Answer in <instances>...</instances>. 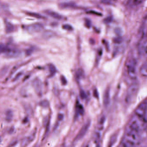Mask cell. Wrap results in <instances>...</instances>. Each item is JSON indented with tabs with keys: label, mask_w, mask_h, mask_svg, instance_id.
<instances>
[{
	"label": "cell",
	"mask_w": 147,
	"mask_h": 147,
	"mask_svg": "<svg viewBox=\"0 0 147 147\" xmlns=\"http://www.w3.org/2000/svg\"><path fill=\"white\" fill-rule=\"evenodd\" d=\"M76 110H77V112L80 115H82L84 114V110L83 108V106L81 104H79V105L77 106L76 107Z\"/></svg>",
	"instance_id": "22"
},
{
	"label": "cell",
	"mask_w": 147,
	"mask_h": 147,
	"mask_svg": "<svg viewBox=\"0 0 147 147\" xmlns=\"http://www.w3.org/2000/svg\"><path fill=\"white\" fill-rule=\"evenodd\" d=\"M32 85L37 94L39 96H42L43 85L41 80L38 78H35L32 82Z\"/></svg>",
	"instance_id": "7"
},
{
	"label": "cell",
	"mask_w": 147,
	"mask_h": 147,
	"mask_svg": "<svg viewBox=\"0 0 147 147\" xmlns=\"http://www.w3.org/2000/svg\"><path fill=\"white\" fill-rule=\"evenodd\" d=\"M138 90V85L137 83H133L130 86L127 90L125 98L126 103L130 104L133 101L136 97Z\"/></svg>",
	"instance_id": "4"
},
{
	"label": "cell",
	"mask_w": 147,
	"mask_h": 147,
	"mask_svg": "<svg viewBox=\"0 0 147 147\" xmlns=\"http://www.w3.org/2000/svg\"><path fill=\"white\" fill-rule=\"evenodd\" d=\"M90 121H87L86 123L83 125V126L82 127L81 130H80L79 132L76 135V138H75V142H78L83 138L85 134H86L87 132L88 131V129L90 127Z\"/></svg>",
	"instance_id": "6"
},
{
	"label": "cell",
	"mask_w": 147,
	"mask_h": 147,
	"mask_svg": "<svg viewBox=\"0 0 147 147\" xmlns=\"http://www.w3.org/2000/svg\"><path fill=\"white\" fill-rule=\"evenodd\" d=\"M61 83L63 85H66L67 83V80L66 78L63 76H61Z\"/></svg>",
	"instance_id": "25"
},
{
	"label": "cell",
	"mask_w": 147,
	"mask_h": 147,
	"mask_svg": "<svg viewBox=\"0 0 147 147\" xmlns=\"http://www.w3.org/2000/svg\"><path fill=\"white\" fill-rule=\"evenodd\" d=\"M21 74H22V73H19V74H18L17 75V76L15 77V79H14V80H17V79H18V78H19V76H21Z\"/></svg>",
	"instance_id": "30"
},
{
	"label": "cell",
	"mask_w": 147,
	"mask_h": 147,
	"mask_svg": "<svg viewBox=\"0 0 147 147\" xmlns=\"http://www.w3.org/2000/svg\"><path fill=\"white\" fill-rule=\"evenodd\" d=\"M17 142L16 141H13V142H12L11 143H10V146H15V145L17 144Z\"/></svg>",
	"instance_id": "27"
},
{
	"label": "cell",
	"mask_w": 147,
	"mask_h": 147,
	"mask_svg": "<svg viewBox=\"0 0 147 147\" xmlns=\"http://www.w3.org/2000/svg\"><path fill=\"white\" fill-rule=\"evenodd\" d=\"M134 115L139 117L147 120V103L142 102L137 107Z\"/></svg>",
	"instance_id": "5"
},
{
	"label": "cell",
	"mask_w": 147,
	"mask_h": 147,
	"mask_svg": "<svg viewBox=\"0 0 147 147\" xmlns=\"http://www.w3.org/2000/svg\"><path fill=\"white\" fill-rule=\"evenodd\" d=\"M33 52V49H29L26 51V54L27 55H30Z\"/></svg>",
	"instance_id": "26"
},
{
	"label": "cell",
	"mask_w": 147,
	"mask_h": 147,
	"mask_svg": "<svg viewBox=\"0 0 147 147\" xmlns=\"http://www.w3.org/2000/svg\"><path fill=\"white\" fill-rule=\"evenodd\" d=\"M85 25H86V26L87 27H90V21L88 19H87L86 20V21H85Z\"/></svg>",
	"instance_id": "28"
},
{
	"label": "cell",
	"mask_w": 147,
	"mask_h": 147,
	"mask_svg": "<svg viewBox=\"0 0 147 147\" xmlns=\"http://www.w3.org/2000/svg\"><path fill=\"white\" fill-rule=\"evenodd\" d=\"M126 74L131 80H135L137 76V64L136 60L133 57L130 58L126 61L125 64Z\"/></svg>",
	"instance_id": "3"
},
{
	"label": "cell",
	"mask_w": 147,
	"mask_h": 147,
	"mask_svg": "<svg viewBox=\"0 0 147 147\" xmlns=\"http://www.w3.org/2000/svg\"><path fill=\"white\" fill-rule=\"evenodd\" d=\"M139 73L142 76L147 78V63L143 64L141 66L139 69Z\"/></svg>",
	"instance_id": "14"
},
{
	"label": "cell",
	"mask_w": 147,
	"mask_h": 147,
	"mask_svg": "<svg viewBox=\"0 0 147 147\" xmlns=\"http://www.w3.org/2000/svg\"><path fill=\"white\" fill-rule=\"evenodd\" d=\"M43 28L44 26L42 24L39 23H36L26 26V29L30 33H33L41 31Z\"/></svg>",
	"instance_id": "8"
},
{
	"label": "cell",
	"mask_w": 147,
	"mask_h": 147,
	"mask_svg": "<svg viewBox=\"0 0 147 147\" xmlns=\"http://www.w3.org/2000/svg\"><path fill=\"white\" fill-rule=\"evenodd\" d=\"M62 27L64 30H66L68 31H72L73 30V27L70 25L68 24H64L63 26Z\"/></svg>",
	"instance_id": "23"
},
{
	"label": "cell",
	"mask_w": 147,
	"mask_h": 147,
	"mask_svg": "<svg viewBox=\"0 0 147 147\" xmlns=\"http://www.w3.org/2000/svg\"><path fill=\"white\" fill-rule=\"evenodd\" d=\"M145 0H128V4L131 7H135L142 4Z\"/></svg>",
	"instance_id": "16"
},
{
	"label": "cell",
	"mask_w": 147,
	"mask_h": 147,
	"mask_svg": "<svg viewBox=\"0 0 147 147\" xmlns=\"http://www.w3.org/2000/svg\"><path fill=\"white\" fill-rule=\"evenodd\" d=\"M59 7L62 9L73 8L76 7L75 4L72 2H63L59 4Z\"/></svg>",
	"instance_id": "12"
},
{
	"label": "cell",
	"mask_w": 147,
	"mask_h": 147,
	"mask_svg": "<svg viewBox=\"0 0 147 147\" xmlns=\"http://www.w3.org/2000/svg\"><path fill=\"white\" fill-rule=\"evenodd\" d=\"M26 14L29 16H31L37 19H45V18L43 16L41 15L38 13H36L28 12L26 13Z\"/></svg>",
	"instance_id": "17"
},
{
	"label": "cell",
	"mask_w": 147,
	"mask_h": 147,
	"mask_svg": "<svg viewBox=\"0 0 147 147\" xmlns=\"http://www.w3.org/2000/svg\"><path fill=\"white\" fill-rule=\"evenodd\" d=\"M49 70L50 73V77L54 76L57 72V69H56L55 66H54L53 64H50L49 65Z\"/></svg>",
	"instance_id": "19"
},
{
	"label": "cell",
	"mask_w": 147,
	"mask_h": 147,
	"mask_svg": "<svg viewBox=\"0 0 147 147\" xmlns=\"http://www.w3.org/2000/svg\"><path fill=\"white\" fill-rule=\"evenodd\" d=\"M14 131V129H13V128H11V130H10V131H9V133H10V134H12V133H13V131Z\"/></svg>",
	"instance_id": "31"
},
{
	"label": "cell",
	"mask_w": 147,
	"mask_h": 147,
	"mask_svg": "<svg viewBox=\"0 0 147 147\" xmlns=\"http://www.w3.org/2000/svg\"><path fill=\"white\" fill-rule=\"evenodd\" d=\"M45 13L47 15H48L49 16L55 19H57V20H62L63 19V16H61V14L55 12H54L53 11L48 10V11H45Z\"/></svg>",
	"instance_id": "10"
},
{
	"label": "cell",
	"mask_w": 147,
	"mask_h": 147,
	"mask_svg": "<svg viewBox=\"0 0 147 147\" xmlns=\"http://www.w3.org/2000/svg\"><path fill=\"white\" fill-rule=\"evenodd\" d=\"M146 133H147V126L146 127Z\"/></svg>",
	"instance_id": "32"
},
{
	"label": "cell",
	"mask_w": 147,
	"mask_h": 147,
	"mask_svg": "<svg viewBox=\"0 0 147 147\" xmlns=\"http://www.w3.org/2000/svg\"><path fill=\"white\" fill-rule=\"evenodd\" d=\"M14 26L12 24L8 22H7L5 23V30L7 33H11L14 31Z\"/></svg>",
	"instance_id": "15"
},
{
	"label": "cell",
	"mask_w": 147,
	"mask_h": 147,
	"mask_svg": "<svg viewBox=\"0 0 147 147\" xmlns=\"http://www.w3.org/2000/svg\"><path fill=\"white\" fill-rule=\"evenodd\" d=\"M6 120L8 122H10L12 120L13 113L10 110H7L6 112Z\"/></svg>",
	"instance_id": "18"
},
{
	"label": "cell",
	"mask_w": 147,
	"mask_h": 147,
	"mask_svg": "<svg viewBox=\"0 0 147 147\" xmlns=\"http://www.w3.org/2000/svg\"><path fill=\"white\" fill-rule=\"evenodd\" d=\"M140 142L139 132L128 128L123 137L122 145L123 147H135L139 145Z\"/></svg>",
	"instance_id": "1"
},
{
	"label": "cell",
	"mask_w": 147,
	"mask_h": 147,
	"mask_svg": "<svg viewBox=\"0 0 147 147\" xmlns=\"http://www.w3.org/2000/svg\"><path fill=\"white\" fill-rule=\"evenodd\" d=\"M84 76V73L83 70L81 69H79L76 72V78L78 80H81L83 78Z\"/></svg>",
	"instance_id": "20"
},
{
	"label": "cell",
	"mask_w": 147,
	"mask_h": 147,
	"mask_svg": "<svg viewBox=\"0 0 147 147\" xmlns=\"http://www.w3.org/2000/svg\"><path fill=\"white\" fill-rule=\"evenodd\" d=\"M39 104L40 105L41 107H42L43 108H47L49 107V103L48 100H42L39 102Z\"/></svg>",
	"instance_id": "21"
},
{
	"label": "cell",
	"mask_w": 147,
	"mask_h": 147,
	"mask_svg": "<svg viewBox=\"0 0 147 147\" xmlns=\"http://www.w3.org/2000/svg\"><path fill=\"white\" fill-rule=\"evenodd\" d=\"M4 54H5L8 57H15L19 55L20 51L17 49L11 48L7 45V47Z\"/></svg>",
	"instance_id": "9"
},
{
	"label": "cell",
	"mask_w": 147,
	"mask_h": 147,
	"mask_svg": "<svg viewBox=\"0 0 147 147\" xmlns=\"http://www.w3.org/2000/svg\"><path fill=\"white\" fill-rule=\"evenodd\" d=\"M58 118L59 120H62L63 118H64V115H63L62 114H59L58 116Z\"/></svg>",
	"instance_id": "29"
},
{
	"label": "cell",
	"mask_w": 147,
	"mask_h": 147,
	"mask_svg": "<svg viewBox=\"0 0 147 147\" xmlns=\"http://www.w3.org/2000/svg\"><path fill=\"white\" fill-rule=\"evenodd\" d=\"M147 123V119L139 117L134 115L130 120L129 128L140 133L143 130L146 129Z\"/></svg>",
	"instance_id": "2"
},
{
	"label": "cell",
	"mask_w": 147,
	"mask_h": 147,
	"mask_svg": "<svg viewBox=\"0 0 147 147\" xmlns=\"http://www.w3.org/2000/svg\"><path fill=\"white\" fill-rule=\"evenodd\" d=\"M80 96L82 99H85L86 98V94L83 90H81L80 91Z\"/></svg>",
	"instance_id": "24"
},
{
	"label": "cell",
	"mask_w": 147,
	"mask_h": 147,
	"mask_svg": "<svg viewBox=\"0 0 147 147\" xmlns=\"http://www.w3.org/2000/svg\"><path fill=\"white\" fill-rule=\"evenodd\" d=\"M35 133L34 132L33 134H32L30 136L25 138L24 140H23V142H22V145L23 146H26L30 143L31 142L33 141L34 138H35Z\"/></svg>",
	"instance_id": "13"
},
{
	"label": "cell",
	"mask_w": 147,
	"mask_h": 147,
	"mask_svg": "<svg viewBox=\"0 0 147 147\" xmlns=\"http://www.w3.org/2000/svg\"><path fill=\"white\" fill-rule=\"evenodd\" d=\"M139 51L142 55H147V40L144 41L140 45Z\"/></svg>",
	"instance_id": "11"
}]
</instances>
